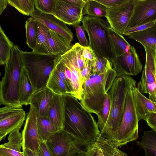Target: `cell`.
<instances>
[{
    "instance_id": "1",
    "label": "cell",
    "mask_w": 156,
    "mask_h": 156,
    "mask_svg": "<svg viewBox=\"0 0 156 156\" xmlns=\"http://www.w3.org/2000/svg\"><path fill=\"white\" fill-rule=\"evenodd\" d=\"M65 105L63 130L76 140L88 145L93 144L100 134L91 113L79 100L70 94L63 95Z\"/></svg>"
},
{
    "instance_id": "2",
    "label": "cell",
    "mask_w": 156,
    "mask_h": 156,
    "mask_svg": "<svg viewBox=\"0 0 156 156\" xmlns=\"http://www.w3.org/2000/svg\"><path fill=\"white\" fill-rule=\"evenodd\" d=\"M23 51L14 45L10 58L5 65L4 74L0 83V104L22 108L19 101V86L24 66Z\"/></svg>"
},
{
    "instance_id": "3",
    "label": "cell",
    "mask_w": 156,
    "mask_h": 156,
    "mask_svg": "<svg viewBox=\"0 0 156 156\" xmlns=\"http://www.w3.org/2000/svg\"><path fill=\"white\" fill-rule=\"evenodd\" d=\"M117 77L110 61L105 71L98 75H91L83 83L80 102L90 113L98 115L102 109L106 95Z\"/></svg>"
},
{
    "instance_id": "4",
    "label": "cell",
    "mask_w": 156,
    "mask_h": 156,
    "mask_svg": "<svg viewBox=\"0 0 156 156\" xmlns=\"http://www.w3.org/2000/svg\"><path fill=\"white\" fill-rule=\"evenodd\" d=\"M135 86L136 81L130 76L115 78L108 92L110 101V113L105 130L101 134L115 141V135L122 119L128 92Z\"/></svg>"
},
{
    "instance_id": "5",
    "label": "cell",
    "mask_w": 156,
    "mask_h": 156,
    "mask_svg": "<svg viewBox=\"0 0 156 156\" xmlns=\"http://www.w3.org/2000/svg\"><path fill=\"white\" fill-rule=\"evenodd\" d=\"M81 22L88 36V47L95 53L111 62L115 57L110 44L109 23L101 17L88 15L83 16Z\"/></svg>"
},
{
    "instance_id": "6",
    "label": "cell",
    "mask_w": 156,
    "mask_h": 156,
    "mask_svg": "<svg viewBox=\"0 0 156 156\" xmlns=\"http://www.w3.org/2000/svg\"><path fill=\"white\" fill-rule=\"evenodd\" d=\"M24 66L35 92L47 87L55 61L58 56L31 52L23 51Z\"/></svg>"
},
{
    "instance_id": "7",
    "label": "cell",
    "mask_w": 156,
    "mask_h": 156,
    "mask_svg": "<svg viewBox=\"0 0 156 156\" xmlns=\"http://www.w3.org/2000/svg\"><path fill=\"white\" fill-rule=\"evenodd\" d=\"M132 88L128 92L122 119L115 135L119 147L137 140L139 136V121Z\"/></svg>"
},
{
    "instance_id": "8",
    "label": "cell",
    "mask_w": 156,
    "mask_h": 156,
    "mask_svg": "<svg viewBox=\"0 0 156 156\" xmlns=\"http://www.w3.org/2000/svg\"><path fill=\"white\" fill-rule=\"evenodd\" d=\"M46 142L53 156H70L76 152H87L89 146L76 140L63 129L55 133Z\"/></svg>"
},
{
    "instance_id": "9",
    "label": "cell",
    "mask_w": 156,
    "mask_h": 156,
    "mask_svg": "<svg viewBox=\"0 0 156 156\" xmlns=\"http://www.w3.org/2000/svg\"><path fill=\"white\" fill-rule=\"evenodd\" d=\"M144 48L146 61L137 88L141 93L149 94V99L156 102V73L155 52L153 48Z\"/></svg>"
},
{
    "instance_id": "10",
    "label": "cell",
    "mask_w": 156,
    "mask_h": 156,
    "mask_svg": "<svg viewBox=\"0 0 156 156\" xmlns=\"http://www.w3.org/2000/svg\"><path fill=\"white\" fill-rule=\"evenodd\" d=\"M135 0L126 1L108 9L106 18L110 27L122 34L127 28L134 8Z\"/></svg>"
},
{
    "instance_id": "11",
    "label": "cell",
    "mask_w": 156,
    "mask_h": 156,
    "mask_svg": "<svg viewBox=\"0 0 156 156\" xmlns=\"http://www.w3.org/2000/svg\"><path fill=\"white\" fill-rule=\"evenodd\" d=\"M22 108L5 106L0 108V141L13 131L19 130L26 119Z\"/></svg>"
},
{
    "instance_id": "12",
    "label": "cell",
    "mask_w": 156,
    "mask_h": 156,
    "mask_svg": "<svg viewBox=\"0 0 156 156\" xmlns=\"http://www.w3.org/2000/svg\"><path fill=\"white\" fill-rule=\"evenodd\" d=\"M111 63L117 77L136 76L141 72L143 68L136 50L133 46L127 52L114 58Z\"/></svg>"
},
{
    "instance_id": "13",
    "label": "cell",
    "mask_w": 156,
    "mask_h": 156,
    "mask_svg": "<svg viewBox=\"0 0 156 156\" xmlns=\"http://www.w3.org/2000/svg\"><path fill=\"white\" fill-rule=\"evenodd\" d=\"M80 46L79 43H76L67 52L58 56L59 59L68 68L71 74L73 90L71 95L80 101L81 99L82 89L80 78V72L77 65V58Z\"/></svg>"
},
{
    "instance_id": "14",
    "label": "cell",
    "mask_w": 156,
    "mask_h": 156,
    "mask_svg": "<svg viewBox=\"0 0 156 156\" xmlns=\"http://www.w3.org/2000/svg\"><path fill=\"white\" fill-rule=\"evenodd\" d=\"M22 132V149L27 148L37 153L41 141L37 126V112L35 108L30 105Z\"/></svg>"
},
{
    "instance_id": "15",
    "label": "cell",
    "mask_w": 156,
    "mask_h": 156,
    "mask_svg": "<svg viewBox=\"0 0 156 156\" xmlns=\"http://www.w3.org/2000/svg\"><path fill=\"white\" fill-rule=\"evenodd\" d=\"M156 21V0H135L127 28Z\"/></svg>"
},
{
    "instance_id": "16",
    "label": "cell",
    "mask_w": 156,
    "mask_h": 156,
    "mask_svg": "<svg viewBox=\"0 0 156 156\" xmlns=\"http://www.w3.org/2000/svg\"><path fill=\"white\" fill-rule=\"evenodd\" d=\"M55 2L52 16L69 25L73 26L81 22L83 9L74 5L67 0H55Z\"/></svg>"
},
{
    "instance_id": "17",
    "label": "cell",
    "mask_w": 156,
    "mask_h": 156,
    "mask_svg": "<svg viewBox=\"0 0 156 156\" xmlns=\"http://www.w3.org/2000/svg\"><path fill=\"white\" fill-rule=\"evenodd\" d=\"M87 153L90 156H127L119 149L115 141L100 134L89 146Z\"/></svg>"
},
{
    "instance_id": "18",
    "label": "cell",
    "mask_w": 156,
    "mask_h": 156,
    "mask_svg": "<svg viewBox=\"0 0 156 156\" xmlns=\"http://www.w3.org/2000/svg\"><path fill=\"white\" fill-rule=\"evenodd\" d=\"M30 16L49 29L63 37L71 44L73 34L64 23L53 16L42 13L36 10Z\"/></svg>"
},
{
    "instance_id": "19",
    "label": "cell",
    "mask_w": 156,
    "mask_h": 156,
    "mask_svg": "<svg viewBox=\"0 0 156 156\" xmlns=\"http://www.w3.org/2000/svg\"><path fill=\"white\" fill-rule=\"evenodd\" d=\"M64 114L63 95L54 93L48 111V117L57 132L64 129Z\"/></svg>"
},
{
    "instance_id": "20",
    "label": "cell",
    "mask_w": 156,
    "mask_h": 156,
    "mask_svg": "<svg viewBox=\"0 0 156 156\" xmlns=\"http://www.w3.org/2000/svg\"><path fill=\"white\" fill-rule=\"evenodd\" d=\"M54 94L47 87L35 93L31 98L30 105L35 108L37 115L48 117V111Z\"/></svg>"
},
{
    "instance_id": "21",
    "label": "cell",
    "mask_w": 156,
    "mask_h": 156,
    "mask_svg": "<svg viewBox=\"0 0 156 156\" xmlns=\"http://www.w3.org/2000/svg\"><path fill=\"white\" fill-rule=\"evenodd\" d=\"M138 120L146 121L148 115L156 110V102L144 96L136 86L132 88Z\"/></svg>"
},
{
    "instance_id": "22",
    "label": "cell",
    "mask_w": 156,
    "mask_h": 156,
    "mask_svg": "<svg viewBox=\"0 0 156 156\" xmlns=\"http://www.w3.org/2000/svg\"><path fill=\"white\" fill-rule=\"evenodd\" d=\"M8 141L0 145V154L4 156H24L21 151L22 138L19 130L9 133Z\"/></svg>"
},
{
    "instance_id": "23",
    "label": "cell",
    "mask_w": 156,
    "mask_h": 156,
    "mask_svg": "<svg viewBox=\"0 0 156 156\" xmlns=\"http://www.w3.org/2000/svg\"><path fill=\"white\" fill-rule=\"evenodd\" d=\"M35 92V89L24 65L19 86V101L20 104L22 105H30L31 98Z\"/></svg>"
},
{
    "instance_id": "24",
    "label": "cell",
    "mask_w": 156,
    "mask_h": 156,
    "mask_svg": "<svg viewBox=\"0 0 156 156\" xmlns=\"http://www.w3.org/2000/svg\"><path fill=\"white\" fill-rule=\"evenodd\" d=\"M48 37L52 55H62L69 51L72 47L71 44L63 37L49 29Z\"/></svg>"
},
{
    "instance_id": "25",
    "label": "cell",
    "mask_w": 156,
    "mask_h": 156,
    "mask_svg": "<svg viewBox=\"0 0 156 156\" xmlns=\"http://www.w3.org/2000/svg\"><path fill=\"white\" fill-rule=\"evenodd\" d=\"M109 34L112 50L115 57L120 56L129 51L131 45L122 34L116 32L111 27L109 29Z\"/></svg>"
},
{
    "instance_id": "26",
    "label": "cell",
    "mask_w": 156,
    "mask_h": 156,
    "mask_svg": "<svg viewBox=\"0 0 156 156\" xmlns=\"http://www.w3.org/2000/svg\"><path fill=\"white\" fill-rule=\"evenodd\" d=\"M128 37L140 43L143 46L152 48L156 46V25L143 31L135 32Z\"/></svg>"
},
{
    "instance_id": "27",
    "label": "cell",
    "mask_w": 156,
    "mask_h": 156,
    "mask_svg": "<svg viewBox=\"0 0 156 156\" xmlns=\"http://www.w3.org/2000/svg\"><path fill=\"white\" fill-rule=\"evenodd\" d=\"M137 144L144 150L145 156H156V131H145Z\"/></svg>"
},
{
    "instance_id": "28",
    "label": "cell",
    "mask_w": 156,
    "mask_h": 156,
    "mask_svg": "<svg viewBox=\"0 0 156 156\" xmlns=\"http://www.w3.org/2000/svg\"><path fill=\"white\" fill-rule=\"evenodd\" d=\"M37 22V39L35 52L43 54H51L48 37L49 29L42 24Z\"/></svg>"
},
{
    "instance_id": "29",
    "label": "cell",
    "mask_w": 156,
    "mask_h": 156,
    "mask_svg": "<svg viewBox=\"0 0 156 156\" xmlns=\"http://www.w3.org/2000/svg\"><path fill=\"white\" fill-rule=\"evenodd\" d=\"M26 43L29 47L36 52L37 46V22L31 17L26 21L25 24Z\"/></svg>"
},
{
    "instance_id": "30",
    "label": "cell",
    "mask_w": 156,
    "mask_h": 156,
    "mask_svg": "<svg viewBox=\"0 0 156 156\" xmlns=\"http://www.w3.org/2000/svg\"><path fill=\"white\" fill-rule=\"evenodd\" d=\"M37 115V126L39 137L41 141H46L50 136L57 131L48 117Z\"/></svg>"
},
{
    "instance_id": "31",
    "label": "cell",
    "mask_w": 156,
    "mask_h": 156,
    "mask_svg": "<svg viewBox=\"0 0 156 156\" xmlns=\"http://www.w3.org/2000/svg\"><path fill=\"white\" fill-rule=\"evenodd\" d=\"M47 87L55 94H69L64 82L54 68L50 76Z\"/></svg>"
},
{
    "instance_id": "32",
    "label": "cell",
    "mask_w": 156,
    "mask_h": 156,
    "mask_svg": "<svg viewBox=\"0 0 156 156\" xmlns=\"http://www.w3.org/2000/svg\"><path fill=\"white\" fill-rule=\"evenodd\" d=\"M14 45L0 27V64L5 65L9 60Z\"/></svg>"
},
{
    "instance_id": "33",
    "label": "cell",
    "mask_w": 156,
    "mask_h": 156,
    "mask_svg": "<svg viewBox=\"0 0 156 156\" xmlns=\"http://www.w3.org/2000/svg\"><path fill=\"white\" fill-rule=\"evenodd\" d=\"M107 9L106 6L96 0H87L83 14L96 17H106Z\"/></svg>"
},
{
    "instance_id": "34",
    "label": "cell",
    "mask_w": 156,
    "mask_h": 156,
    "mask_svg": "<svg viewBox=\"0 0 156 156\" xmlns=\"http://www.w3.org/2000/svg\"><path fill=\"white\" fill-rule=\"evenodd\" d=\"M8 2L23 15L30 16L36 10L35 0H8Z\"/></svg>"
},
{
    "instance_id": "35",
    "label": "cell",
    "mask_w": 156,
    "mask_h": 156,
    "mask_svg": "<svg viewBox=\"0 0 156 156\" xmlns=\"http://www.w3.org/2000/svg\"><path fill=\"white\" fill-rule=\"evenodd\" d=\"M110 101L107 93L105 97L103 107L99 113L97 115L98 117L97 123L100 133H102L105 130L110 113Z\"/></svg>"
},
{
    "instance_id": "36",
    "label": "cell",
    "mask_w": 156,
    "mask_h": 156,
    "mask_svg": "<svg viewBox=\"0 0 156 156\" xmlns=\"http://www.w3.org/2000/svg\"><path fill=\"white\" fill-rule=\"evenodd\" d=\"M110 61L108 59L95 53L93 60L91 62V75H98L103 73Z\"/></svg>"
},
{
    "instance_id": "37",
    "label": "cell",
    "mask_w": 156,
    "mask_h": 156,
    "mask_svg": "<svg viewBox=\"0 0 156 156\" xmlns=\"http://www.w3.org/2000/svg\"><path fill=\"white\" fill-rule=\"evenodd\" d=\"M55 5V0H35V8L42 13L52 16Z\"/></svg>"
},
{
    "instance_id": "38",
    "label": "cell",
    "mask_w": 156,
    "mask_h": 156,
    "mask_svg": "<svg viewBox=\"0 0 156 156\" xmlns=\"http://www.w3.org/2000/svg\"><path fill=\"white\" fill-rule=\"evenodd\" d=\"M73 26L75 30L79 44L83 47H88L89 43L86 37L84 29L83 26H80V24H75Z\"/></svg>"
},
{
    "instance_id": "39",
    "label": "cell",
    "mask_w": 156,
    "mask_h": 156,
    "mask_svg": "<svg viewBox=\"0 0 156 156\" xmlns=\"http://www.w3.org/2000/svg\"><path fill=\"white\" fill-rule=\"evenodd\" d=\"M156 26V22L140 25L126 29L123 33V35L128 36L134 33L140 32Z\"/></svg>"
},
{
    "instance_id": "40",
    "label": "cell",
    "mask_w": 156,
    "mask_h": 156,
    "mask_svg": "<svg viewBox=\"0 0 156 156\" xmlns=\"http://www.w3.org/2000/svg\"><path fill=\"white\" fill-rule=\"evenodd\" d=\"M91 75V61L88 59H84L83 68L80 72V76L82 84L88 79Z\"/></svg>"
},
{
    "instance_id": "41",
    "label": "cell",
    "mask_w": 156,
    "mask_h": 156,
    "mask_svg": "<svg viewBox=\"0 0 156 156\" xmlns=\"http://www.w3.org/2000/svg\"><path fill=\"white\" fill-rule=\"evenodd\" d=\"M37 154L39 156H53L45 141H41Z\"/></svg>"
},
{
    "instance_id": "42",
    "label": "cell",
    "mask_w": 156,
    "mask_h": 156,
    "mask_svg": "<svg viewBox=\"0 0 156 156\" xmlns=\"http://www.w3.org/2000/svg\"><path fill=\"white\" fill-rule=\"evenodd\" d=\"M81 54L84 59H88L92 62L95 53L88 46L83 47Z\"/></svg>"
},
{
    "instance_id": "43",
    "label": "cell",
    "mask_w": 156,
    "mask_h": 156,
    "mask_svg": "<svg viewBox=\"0 0 156 156\" xmlns=\"http://www.w3.org/2000/svg\"><path fill=\"white\" fill-rule=\"evenodd\" d=\"M108 9L110 8L125 2L126 0H96Z\"/></svg>"
},
{
    "instance_id": "44",
    "label": "cell",
    "mask_w": 156,
    "mask_h": 156,
    "mask_svg": "<svg viewBox=\"0 0 156 156\" xmlns=\"http://www.w3.org/2000/svg\"><path fill=\"white\" fill-rule=\"evenodd\" d=\"M146 121L152 129L156 131V112L151 113L147 117Z\"/></svg>"
},
{
    "instance_id": "45",
    "label": "cell",
    "mask_w": 156,
    "mask_h": 156,
    "mask_svg": "<svg viewBox=\"0 0 156 156\" xmlns=\"http://www.w3.org/2000/svg\"><path fill=\"white\" fill-rule=\"evenodd\" d=\"M74 5L83 9L87 3V0H67Z\"/></svg>"
},
{
    "instance_id": "46",
    "label": "cell",
    "mask_w": 156,
    "mask_h": 156,
    "mask_svg": "<svg viewBox=\"0 0 156 156\" xmlns=\"http://www.w3.org/2000/svg\"><path fill=\"white\" fill-rule=\"evenodd\" d=\"M24 156H39L37 153L27 148L22 149Z\"/></svg>"
},
{
    "instance_id": "47",
    "label": "cell",
    "mask_w": 156,
    "mask_h": 156,
    "mask_svg": "<svg viewBox=\"0 0 156 156\" xmlns=\"http://www.w3.org/2000/svg\"><path fill=\"white\" fill-rule=\"evenodd\" d=\"M8 4V0H0V15H1Z\"/></svg>"
},
{
    "instance_id": "48",
    "label": "cell",
    "mask_w": 156,
    "mask_h": 156,
    "mask_svg": "<svg viewBox=\"0 0 156 156\" xmlns=\"http://www.w3.org/2000/svg\"><path fill=\"white\" fill-rule=\"evenodd\" d=\"M70 156H89V155L87 152L82 151L75 152Z\"/></svg>"
},
{
    "instance_id": "49",
    "label": "cell",
    "mask_w": 156,
    "mask_h": 156,
    "mask_svg": "<svg viewBox=\"0 0 156 156\" xmlns=\"http://www.w3.org/2000/svg\"><path fill=\"white\" fill-rule=\"evenodd\" d=\"M153 48L155 52V70H156V46H154L152 48Z\"/></svg>"
},
{
    "instance_id": "50",
    "label": "cell",
    "mask_w": 156,
    "mask_h": 156,
    "mask_svg": "<svg viewBox=\"0 0 156 156\" xmlns=\"http://www.w3.org/2000/svg\"><path fill=\"white\" fill-rule=\"evenodd\" d=\"M0 156H4V155H3L0 154Z\"/></svg>"
},
{
    "instance_id": "51",
    "label": "cell",
    "mask_w": 156,
    "mask_h": 156,
    "mask_svg": "<svg viewBox=\"0 0 156 156\" xmlns=\"http://www.w3.org/2000/svg\"><path fill=\"white\" fill-rule=\"evenodd\" d=\"M154 112H156V111H155Z\"/></svg>"
},
{
    "instance_id": "52",
    "label": "cell",
    "mask_w": 156,
    "mask_h": 156,
    "mask_svg": "<svg viewBox=\"0 0 156 156\" xmlns=\"http://www.w3.org/2000/svg\"><path fill=\"white\" fill-rule=\"evenodd\" d=\"M89 156H90L89 154H88Z\"/></svg>"
},
{
    "instance_id": "53",
    "label": "cell",
    "mask_w": 156,
    "mask_h": 156,
    "mask_svg": "<svg viewBox=\"0 0 156 156\" xmlns=\"http://www.w3.org/2000/svg\"></svg>"
}]
</instances>
